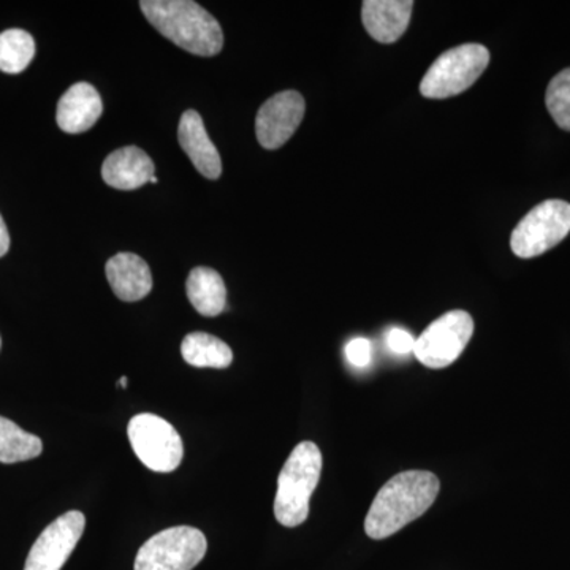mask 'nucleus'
<instances>
[{"label": "nucleus", "instance_id": "1", "mask_svg": "<svg viewBox=\"0 0 570 570\" xmlns=\"http://www.w3.org/2000/svg\"><path fill=\"white\" fill-rule=\"evenodd\" d=\"M439 489L441 483L431 472L406 471L396 474L379 490L371 509L367 510L366 534L374 540L396 534L433 505Z\"/></svg>", "mask_w": 570, "mask_h": 570}, {"label": "nucleus", "instance_id": "2", "mask_svg": "<svg viewBox=\"0 0 570 570\" xmlns=\"http://www.w3.org/2000/svg\"><path fill=\"white\" fill-rule=\"evenodd\" d=\"M146 20L165 39L190 55L212 58L224 47L219 21L193 0H141Z\"/></svg>", "mask_w": 570, "mask_h": 570}, {"label": "nucleus", "instance_id": "3", "mask_svg": "<svg viewBox=\"0 0 570 570\" xmlns=\"http://www.w3.org/2000/svg\"><path fill=\"white\" fill-rule=\"evenodd\" d=\"M321 472V449L309 441L296 445L277 479L275 517L283 527L296 528L305 523Z\"/></svg>", "mask_w": 570, "mask_h": 570}, {"label": "nucleus", "instance_id": "4", "mask_svg": "<svg viewBox=\"0 0 570 570\" xmlns=\"http://www.w3.org/2000/svg\"><path fill=\"white\" fill-rule=\"evenodd\" d=\"M490 63V51L479 43L460 45L439 56L420 82L426 99H449L468 91Z\"/></svg>", "mask_w": 570, "mask_h": 570}, {"label": "nucleus", "instance_id": "5", "mask_svg": "<svg viewBox=\"0 0 570 570\" xmlns=\"http://www.w3.org/2000/svg\"><path fill=\"white\" fill-rule=\"evenodd\" d=\"M208 542L193 527L168 528L142 543L135 570H193L204 560Z\"/></svg>", "mask_w": 570, "mask_h": 570}, {"label": "nucleus", "instance_id": "6", "mask_svg": "<svg viewBox=\"0 0 570 570\" xmlns=\"http://www.w3.org/2000/svg\"><path fill=\"white\" fill-rule=\"evenodd\" d=\"M569 232L570 204L564 200L542 202L517 225L510 247L517 257H539L560 245Z\"/></svg>", "mask_w": 570, "mask_h": 570}, {"label": "nucleus", "instance_id": "7", "mask_svg": "<svg viewBox=\"0 0 570 570\" xmlns=\"http://www.w3.org/2000/svg\"><path fill=\"white\" fill-rule=\"evenodd\" d=\"M127 434L135 455L151 471L174 472L181 464V436L167 420L154 414L135 415Z\"/></svg>", "mask_w": 570, "mask_h": 570}, {"label": "nucleus", "instance_id": "8", "mask_svg": "<svg viewBox=\"0 0 570 570\" xmlns=\"http://www.w3.org/2000/svg\"><path fill=\"white\" fill-rule=\"evenodd\" d=\"M474 335V321L466 311H450L415 340L414 355L423 366L442 370L463 354Z\"/></svg>", "mask_w": 570, "mask_h": 570}, {"label": "nucleus", "instance_id": "9", "mask_svg": "<svg viewBox=\"0 0 570 570\" xmlns=\"http://www.w3.org/2000/svg\"><path fill=\"white\" fill-rule=\"evenodd\" d=\"M86 519L78 510H70L48 524L33 543L24 570H61L77 549Z\"/></svg>", "mask_w": 570, "mask_h": 570}, {"label": "nucleus", "instance_id": "10", "mask_svg": "<svg viewBox=\"0 0 570 570\" xmlns=\"http://www.w3.org/2000/svg\"><path fill=\"white\" fill-rule=\"evenodd\" d=\"M305 111V99L296 91L279 92L266 100L255 118L258 142L265 149H279L294 137Z\"/></svg>", "mask_w": 570, "mask_h": 570}, {"label": "nucleus", "instance_id": "11", "mask_svg": "<svg viewBox=\"0 0 570 570\" xmlns=\"http://www.w3.org/2000/svg\"><path fill=\"white\" fill-rule=\"evenodd\" d=\"M104 112L102 97L89 82H75L59 99L56 121L66 134L88 132Z\"/></svg>", "mask_w": 570, "mask_h": 570}, {"label": "nucleus", "instance_id": "12", "mask_svg": "<svg viewBox=\"0 0 570 570\" xmlns=\"http://www.w3.org/2000/svg\"><path fill=\"white\" fill-rule=\"evenodd\" d=\"M178 140L198 174L208 179H219L223 175V160L216 146L209 140L200 112L195 110L183 112L179 119Z\"/></svg>", "mask_w": 570, "mask_h": 570}, {"label": "nucleus", "instance_id": "13", "mask_svg": "<svg viewBox=\"0 0 570 570\" xmlns=\"http://www.w3.org/2000/svg\"><path fill=\"white\" fill-rule=\"evenodd\" d=\"M105 273L111 291L122 302H140L151 294V268L140 255L132 253L112 255L105 265Z\"/></svg>", "mask_w": 570, "mask_h": 570}, {"label": "nucleus", "instance_id": "14", "mask_svg": "<svg viewBox=\"0 0 570 570\" xmlns=\"http://www.w3.org/2000/svg\"><path fill=\"white\" fill-rule=\"evenodd\" d=\"M154 171L156 167L151 157L138 146L116 149L102 165L104 181L118 190L140 189L156 176Z\"/></svg>", "mask_w": 570, "mask_h": 570}, {"label": "nucleus", "instance_id": "15", "mask_svg": "<svg viewBox=\"0 0 570 570\" xmlns=\"http://www.w3.org/2000/svg\"><path fill=\"white\" fill-rule=\"evenodd\" d=\"M412 0H366L362 20L367 33L381 43H395L411 22Z\"/></svg>", "mask_w": 570, "mask_h": 570}, {"label": "nucleus", "instance_id": "16", "mask_svg": "<svg viewBox=\"0 0 570 570\" xmlns=\"http://www.w3.org/2000/svg\"><path fill=\"white\" fill-rule=\"evenodd\" d=\"M186 292L190 305L202 316H219L227 307V287L216 269L206 266L194 268L187 277Z\"/></svg>", "mask_w": 570, "mask_h": 570}, {"label": "nucleus", "instance_id": "17", "mask_svg": "<svg viewBox=\"0 0 570 570\" xmlns=\"http://www.w3.org/2000/svg\"><path fill=\"white\" fill-rule=\"evenodd\" d=\"M184 362L195 367L225 370L234 362V352L219 337L208 333H190L181 344Z\"/></svg>", "mask_w": 570, "mask_h": 570}, {"label": "nucleus", "instance_id": "18", "mask_svg": "<svg viewBox=\"0 0 570 570\" xmlns=\"http://www.w3.org/2000/svg\"><path fill=\"white\" fill-rule=\"evenodd\" d=\"M43 452L40 438L22 430L17 423L0 417V463L13 464L37 459Z\"/></svg>", "mask_w": 570, "mask_h": 570}, {"label": "nucleus", "instance_id": "19", "mask_svg": "<svg viewBox=\"0 0 570 570\" xmlns=\"http://www.w3.org/2000/svg\"><path fill=\"white\" fill-rule=\"evenodd\" d=\"M36 56V40L22 29L0 33V71L17 75L28 69Z\"/></svg>", "mask_w": 570, "mask_h": 570}, {"label": "nucleus", "instance_id": "20", "mask_svg": "<svg viewBox=\"0 0 570 570\" xmlns=\"http://www.w3.org/2000/svg\"><path fill=\"white\" fill-rule=\"evenodd\" d=\"M546 104L558 127L570 132V69L560 71L550 81Z\"/></svg>", "mask_w": 570, "mask_h": 570}, {"label": "nucleus", "instance_id": "21", "mask_svg": "<svg viewBox=\"0 0 570 570\" xmlns=\"http://www.w3.org/2000/svg\"><path fill=\"white\" fill-rule=\"evenodd\" d=\"M344 352H346V356L351 365H354L355 367H366L371 363V352H373V346H371V343L366 337H354V340L348 341Z\"/></svg>", "mask_w": 570, "mask_h": 570}, {"label": "nucleus", "instance_id": "22", "mask_svg": "<svg viewBox=\"0 0 570 570\" xmlns=\"http://www.w3.org/2000/svg\"><path fill=\"white\" fill-rule=\"evenodd\" d=\"M390 351L396 355L414 354L415 337L403 328H392L387 335Z\"/></svg>", "mask_w": 570, "mask_h": 570}, {"label": "nucleus", "instance_id": "23", "mask_svg": "<svg viewBox=\"0 0 570 570\" xmlns=\"http://www.w3.org/2000/svg\"><path fill=\"white\" fill-rule=\"evenodd\" d=\"M10 249V234L7 228L6 220H3L2 214H0V257H3Z\"/></svg>", "mask_w": 570, "mask_h": 570}, {"label": "nucleus", "instance_id": "24", "mask_svg": "<svg viewBox=\"0 0 570 570\" xmlns=\"http://www.w3.org/2000/svg\"><path fill=\"white\" fill-rule=\"evenodd\" d=\"M127 384H129V381H127V377H122L121 381H119V385H121V387H124V389L127 387Z\"/></svg>", "mask_w": 570, "mask_h": 570}, {"label": "nucleus", "instance_id": "25", "mask_svg": "<svg viewBox=\"0 0 570 570\" xmlns=\"http://www.w3.org/2000/svg\"><path fill=\"white\" fill-rule=\"evenodd\" d=\"M157 181H159V179H157V176H153L151 183L157 184Z\"/></svg>", "mask_w": 570, "mask_h": 570}, {"label": "nucleus", "instance_id": "26", "mask_svg": "<svg viewBox=\"0 0 570 570\" xmlns=\"http://www.w3.org/2000/svg\"><path fill=\"white\" fill-rule=\"evenodd\" d=\"M0 347H2V340H0Z\"/></svg>", "mask_w": 570, "mask_h": 570}]
</instances>
